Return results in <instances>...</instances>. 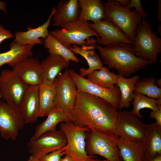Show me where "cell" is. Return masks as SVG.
I'll list each match as a JSON object with an SVG mask.
<instances>
[{"mask_svg":"<svg viewBox=\"0 0 161 161\" xmlns=\"http://www.w3.org/2000/svg\"><path fill=\"white\" fill-rule=\"evenodd\" d=\"M95 49L94 44H84L80 47L72 45L69 49L74 53L83 57L88 64V69L83 67L80 69V75L83 77L94 71L100 69L103 66V62Z\"/></svg>","mask_w":161,"mask_h":161,"instance_id":"obj_21","label":"cell"},{"mask_svg":"<svg viewBox=\"0 0 161 161\" xmlns=\"http://www.w3.org/2000/svg\"><path fill=\"white\" fill-rule=\"evenodd\" d=\"M118 113L117 109L105 100L77 90L69 119L77 126L87 127L116 140L119 137L115 130Z\"/></svg>","mask_w":161,"mask_h":161,"instance_id":"obj_1","label":"cell"},{"mask_svg":"<svg viewBox=\"0 0 161 161\" xmlns=\"http://www.w3.org/2000/svg\"><path fill=\"white\" fill-rule=\"evenodd\" d=\"M105 19L109 20L133 43L137 26L142 18L135 10L121 6L116 0H108L104 4Z\"/></svg>","mask_w":161,"mask_h":161,"instance_id":"obj_4","label":"cell"},{"mask_svg":"<svg viewBox=\"0 0 161 161\" xmlns=\"http://www.w3.org/2000/svg\"><path fill=\"white\" fill-rule=\"evenodd\" d=\"M90 27L99 35L96 43L105 46L118 42L132 44L124 34L111 21L103 19L95 23H89Z\"/></svg>","mask_w":161,"mask_h":161,"instance_id":"obj_14","label":"cell"},{"mask_svg":"<svg viewBox=\"0 0 161 161\" xmlns=\"http://www.w3.org/2000/svg\"><path fill=\"white\" fill-rule=\"evenodd\" d=\"M121 6L126 7L129 4L130 0H115Z\"/></svg>","mask_w":161,"mask_h":161,"instance_id":"obj_38","label":"cell"},{"mask_svg":"<svg viewBox=\"0 0 161 161\" xmlns=\"http://www.w3.org/2000/svg\"><path fill=\"white\" fill-rule=\"evenodd\" d=\"M122 161H142L144 152L141 142H135L122 137L116 140Z\"/></svg>","mask_w":161,"mask_h":161,"instance_id":"obj_24","label":"cell"},{"mask_svg":"<svg viewBox=\"0 0 161 161\" xmlns=\"http://www.w3.org/2000/svg\"><path fill=\"white\" fill-rule=\"evenodd\" d=\"M56 8L53 7L50 14L46 21L40 26L34 28L28 27L25 31H17L15 32V39L18 43L23 44L34 45L43 44L42 38L45 39L49 35L48 27L52 18L55 12Z\"/></svg>","mask_w":161,"mask_h":161,"instance_id":"obj_18","label":"cell"},{"mask_svg":"<svg viewBox=\"0 0 161 161\" xmlns=\"http://www.w3.org/2000/svg\"><path fill=\"white\" fill-rule=\"evenodd\" d=\"M155 83L159 87L161 88V78L157 80Z\"/></svg>","mask_w":161,"mask_h":161,"instance_id":"obj_43","label":"cell"},{"mask_svg":"<svg viewBox=\"0 0 161 161\" xmlns=\"http://www.w3.org/2000/svg\"><path fill=\"white\" fill-rule=\"evenodd\" d=\"M25 124L35 122L38 117V86L29 85L18 107Z\"/></svg>","mask_w":161,"mask_h":161,"instance_id":"obj_16","label":"cell"},{"mask_svg":"<svg viewBox=\"0 0 161 161\" xmlns=\"http://www.w3.org/2000/svg\"><path fill=\"white\" fill-rule=\"evenodd\" d=\"M146 125L131 111H119L115 124L117 136L135 142H141L144 137Z\"/></svg>","mask_w":161,"mask_h":161,"instance_id":"obj_11","label":"cell"},{"mask_svg":"<svg viewBox=\"0 0 161 161\" xmlns=\"http://www.w3.org/2000/svg\"><path fill=\"white\" fill-rule=\"evenodd\" d=\"M132 102L133 108L131 112L139 118L142 117L140 110L144 108H149L155 111L161 108L158 105L161 104V98L155 99L148 97L141 94L134 92V98Z\"/></svg>","mask_w":161,"mask_h":161,"instance_id":"obj_31","label":"cell"},{"mask_svg":"<svg viewBox=\"0 0 161 161\" xmlns=\"http://www.w3.org/2000/svg\"><path fill=\"white\" fill-rule=\"evenodd\" d=\"M157 18L158 21L161 22V0H157Z\"/></svg>","mask_w":161,"mask_h":161,"instance_id":"obj_37","label":"cell"},{"mask_svg":"<svg viewBox=\"0 0 161 161\" xmlns=\"http://www.w3.org/2000/svg\"><path fill=\"white\" fill-rule=\"evenodd\" d=\"M56 91L55 80L51 86L43 83L38 86L39 117L47 116L54 109Z\"/></svg>","mask_w":161,"mask_h":161,"instance_id":"obj_27","label":"cell"},{"mask_svg":"<svg viewBox=\"0 0 161 161\" xmlns=\"http://www.w3.org/2000/svg\"><path fill=\"white\" fill-rule=\"evenodd\" d=\"M94 45L99 51L103 64L108 65L109 69H116L125 77H129L153 64L137 56L133 52L132 44L118 42L104 47L96 43Z\"/></svg>","mask_w":161,"mask_h":161,"instance_id":"obj_2","label":"cell"},{"mask_svg":"<svg viewBox=\"0 0 161 161\" xmlns=\"http://www.w3.org/2000/svg\"><path fill=\"white\" fill-rule=\"evenodd\" d=\"M86 161H109L106 160H101L98 159L95 157L94 155H90Z\"/></svg>","mask_w":161,"mask_h":161,"instance_id":"obj_40","label":"cell"},{"mask_svg":"<svg viewBox=\"0 0 161 161\" xmlns=\"http://www.w3.org/2000/svg\"><path fill=\"white\" fill-rule=\"evenodd\" d=\"M66 145L63 148L49 153L38 159L39 161H61V157L66 154Z\"/></svg>","mask_w":161,"mask_h":161,"instance_id":"obj_32","label":"cell"},{"mask_svg":"<svg viewBox=\"0 0 161 161\" xmlns=\"http://www.w3.org/2000/svg\"><path fill=\"white\" fill-rule=\"evenodd\" d=\"M6 4L4 2L0 0V10L3 11L6 14L7 13V11L6 9Z\"/></svg>","mask_w":161,"mask_h":161,"instance_id":"obj_39","label":"cell"},{"mask_svg":"<svg viewBox=\"0 0 161 161\" xmlns=\"http://www.w3.org/2000/svg\"><path fill=\"white\" fill-rule=\"evenodd\" d=\"M118 74L110 72L109 69L103 66L86 75L87 79L101 87L111 88L115 86L118 78Z\"/></svg>","mask_w":161,"mask_h":161,"instance_id":"obj_29","label":"cell"},{"mask_svg":"<svg viewBox=\"0 0 161 161\" xmlns=\"http://www.w3.org/2000/svg\"><path fill=\"white\" fill-rule=\"evenodd\" d=\"M133 52L137 57L158 63V55L161 52V38L145 19L142 18L137 27L135 36L132 43Z\"/></svg>","mask_w":161,"mask_h":161,"instance_id":"obj_3","label":"cell"},{"mask_svg":"<svg viewBox=\"0 0 161 161\" xmlns=\"http://www.w3.org/2000/svg\"><path fill=\"white\" fill-rule=\"evenodd\" d=\"M68 71L75 82L77 90L101 98L118 109L121 99V94L117 85L112 88H103L82 77L72 69H69Z\"/></svg>","mask_w":161,"mask_h":161,"instance_id":"obj_13","label":"cell"},{"mask_svg":"<svg viewBox=\"0 0 161 161\" xmlns=\"http://www.w3.org/2000/svg\"><path fill=\"white\" fill-rule=\"evenodd\" d=\"M29 85L12 70H2L0 74V94L8 103L18 107Z\"/></svg>","mask_w":161,"mask_h":161,"instance_id":"obj_8","label":"cell"},{"mask_svg":"<svg viewBox=\"0 0 161 161\" xmlns=\"http://www.w3.org/2000/svg\"><path fill=\"white\" fill-rule=\"evenodd\" d=\"M60 127L67 139L66 154L70 156L74 161H86L90 156L86 151V133L90 129L77 126L70 121L60 123Z\"/></svg>","mask_w":161,"mask_h":161,"instance_id":"obj_6","label":"cell"},{"mask_svg":"<svg viewBox=\"0 0 161 161\" xmlns=\"http://www.w3.org/2000/svg\"><path fill=\"white\" fill-rule=\"evenodd\" d=\"M55 81L56 91L54 109L63 110L69 119L76 98L77 89L75 84L69 75L68 69L63 73H60Z\"/></svg>","mask_w":161,"mask_h":161,"instance_id":"obj_12","label":"cell"},{"mask_svg":"<svg viewBox=\"0 0 161 161\" xmlns=\"http://www.w3.org/2000/svg\"><path fill=\"white\" fill-rule=\"evenodd\" d=\"M61 161H74L72 158L69 155L66 154L64 158L61 159Z\"/></svg>","mask_w":161,"mask_h":161,"instance_id":"obj_41","label":"cell"},{"mask_svg":"<svg viewBox=\"0 0 161 161\" xmlns=\"http://www.w3.org/2000/svg\"><path fill=\"white\" fill-rule=\"evenodd\" d=\"M34 46L23 45L14 39L10 44L9 50L0 53V67L7 64L13 68L26 58L32 57Z\"/></svg>","mask_w":161,"mask_h":161,"instance_id":"obj_19","label":"cell"},{"mask_svg":"<svg viewBox=\"0 0 161 161\" xmlns=\"http://www.w3.org/2000/svg\"><path fill=\"white\" fill-rule=\"evenodd\" d=\"M67 144L65 134L61 130L45 132L27 144L31 155L39 158L53 151L61 149Z\"/></svg>","mask_w":161,"mask_h":161,"instance_id":"obj_10","label":"cell"},{"mask_svg":"<svg viewBox=\"0 0 161 161\" xmlns=\"http://www.w3.org/2000/svg\"><path fill=\"white\" fill-rule=\"evenodd\" d=\"M80 8L78 0H61L53 16V25L61 26L78 19Z\"/></svg>","mask_w":161,"mask_h":161,"instance_id":"obj_20","label":"cell"},{"mask_svg":"<svg viewBox=\"0 0 161 161\" xmlns=\"http://www.w3.org/2000/svg\"><path fill=\"white\" fill-rule=\"evenodd\" d=\"M0 98H1V97L0 94Z\"/></svg>","mask_w":161,"mask_h":161,"instance_id":"obj_45","label":"cell"},{"mask_svg":"<svg viewBox=\"0 0 161 161\" xmlns=\"http://www.w3.org/2000/svg\"><path fill=\"white\" fill-rule=\"evenodd\" d=\"M80 8L78 19L93 23L105 19V6L100 0H78Z\"/></svg>","mask_w":161,"mask_h":161,"instance_id":"obj_22","label":"cell"},{"mask_svg":"<svg viewBox=\"0 0 161 161\" xmlns=\"http://www.w3.org/2000/svg\"><path fill=\"white\" fill-rule=\"evenodd\" d=\"M127 7L130 9L131 7H134L135 11L142 18L145 19L148 16V13L143 8L140 0H130Z\"/></svg>","mask_w":161,"mask_h":161,"instance_id":"obj_33","label":"cell"},{"mask_svg":"<svg viewBox=\"0 0 161 161\" xmlns=\"http://www.w3.org/2000/svg\"><path fill=\"white\" fill-rule=\"evenodd\" d=\"M43 44L49 54L62 56L69 62L72 61L77 63L79 62L78 58L74 53L65 47L49 32L48 36L44 39Z\"/></svg>","mask_w":161,"mask_h":161,"instance_id":"obj_28","label":"cell"},{"mask_svg":"<svg viewBox=\"0 0 161 161\" xmlns=\"http://www.w3.org/2000/svg\"><path fill=\"white\" fill-rule=\"evenodd\" d=\"M141 143L144 155L150 157L161 154V126L156 122L146 125L145 135Z\"/></svg>","mask_w":161,"mask_h":161,"instance_id":"obj_23","label":"cell"},{"mask_svg":"<svg viewBox=\"0 0 161 161\" xmlns=\"http://www.w3.org/2000/svg\"><path fill=\"white\" fill-rule=\"evenodd\" d=\"M89 22H84L78 19L67 23L61 29L54 30L49 33L69 49L71 45L81 46L87 44V41L93 36L99 35L89 26Z\"/></svg>","mask_w":161,"mask_h":161,"instance_id":"obj_5","label":"cell"},{"mask_svg":"<svg viewBox=\"0 0 161 161\" xmlns=\"http://www.w3.org/2000/svg\"><path fill=\"white\" fill-rule=\"evenodd\" d=\"M142 161H161V154H157L150 157L144 155Z\"/></svg>","mask_w":161,"mask_h":161,"instance_id":"obj_36","label":"cell"},{"mask_svg":"<svg viewBox=\"0 0 161 161\" xmlns=\"http://www.w3.org/2000/svg\"><path fill=\"white\" fill-rule=\"evenodd\" d=\"M116 84L120 89L121 99L118 109L122 111L123 108H129L130 102L134 98V89L136 82L140 79L137 74L130 78H126L119 73Z\"/></svg>","mask_w":161,"mask_h":161,"instance_id":"obj_25","label":"cell"},{"mask_svg":"<svg viewBox=\"0 0 161 161\" xmlns=\"http://www.w3.org/2000/svg\"><path fill=\"white\" fill-rule=\"evenodd\" d=\"M158 31L159 32V35H161V24H159L158 27Z\"/></svg>","mask_w":161,"mask_h":161,"instance_id":"obj_44","label":"cell"},{"mask_svg":"<svg viewBox=\"0 0 161 161\" xmlns=\"http://www.w3.org/2000/svg\"><path fill=\"white\" fill-rule=\"evenodd\" d=\"M47 117L44 121L36 127L35 132L30 140L36 139L45 132L56 130V127L59 123L70 121L64 111L60 108L54 109Z\"/></svg>","mask_w":161,"mask_h":161,"instance_id":"obj_26","label":"cell"},{"mask_svg":"<svg viewBox=\"0 0 161 161\" xmlns=\"http://www.w3.org/2000/svg\"><path fill=\"white\" fill-rule=\"evenodd\" d=\"M156 80L153 77H145L139 79L135 84L134 92L155 99L161 98V88L156 84Z\"/></svg>","mask_w":161,"mask_h":161,"instance_id":"obj_30","label":"cell"},{"mask_svg":"<svg viewBox=\"0 0 161 161\" xmlns=\"http://www.w3.org/2000/svg\"><path fill=\"white\" fill-rule=\"evenodd\" d=\"M14 36L10 31L5 29L0 24V44L4 40L13 38Z\"/></svg>","mask_w":161,"mask_h":161,"instance_id":"obj_34","label":"cell"},{"mask_svg":"<svg viewBox=\"0 0 161 161\" xmlns=\"http://www.w3.org/2000/svg\"><path fill=\"white\" fill-rule=\"evenodd\" d=\"M26 161H39V160L38 158L30 155L29 159Z\"/></svg>","mask_w":161,"mask_h":161,"instance_id":"obj_42","label":"cell"},{"mask_svg":"<svg viewBox=\"0 0 161 161\" xmlns=\"http://www.w3.org/2000/svg\"><path fill=\"white\" fill-rule=\"evenodd\" d=\"M69 64V62L62 56L49 54L40 62L42 83L52 85L59 74Z\"/></svg>","mask_w":161,"mask_h":161,"instance_id":"obj_17","label":"cell"},{"mask_svg":"<svg viewBox=\"0 0 161 161\" xmlns=\"http://www.w3.org/2000/svg\"><path fill=\"white\" fill-rule=\"evenodd\" d=\"M25 123L19 108L0 99V135L3 139L15 140Z\"/></svg>","mask_w":161,"mask_h":161,"instance_id":"obj_9","label":"cell"},{"mask_svg":"<svg viewBox=\"0 0 161 161\" xmlns=\"http://www.w3.org/2000/svg\"><path fill=\"white\" fill-rule=\"evenodd\" d=\"M12 70L29 85L39 86L42 82L40 62L31 57L12 68Z\"/></svg>","mask_w":161,"mask_h":161,"instance_id":"obj_15","label":"cell"},{"mask_svg":"<svg viewBox=\"0 0 161 161\" xmlns=\"http://www.w3.org/2000/svg\"><path fill=\"white\" fill-rule=\"evenodd\" d=\"M150 115L151 118L156 119V122L157 124L161 126V108L155 111H152Z\"/></svg>","mask_w":161,"mask_h":161,"instance_id":"obj_35","label":"cell"},{"mask_svg":"<svg viewBox=\"0 0 161 161\" xmlns=\"http://www.w3.org/2000/svg\"><path fill=\"white\" fill-rule=\"evenodd\" d=\"M86 143L88 154L99 155L109 161H122L116 140L105 134L91 130L87 131Z\"/></svg>","mask_w":161,"mask_h":161,"instance_id":"obj_7","label":"cell"}]
</instances>
